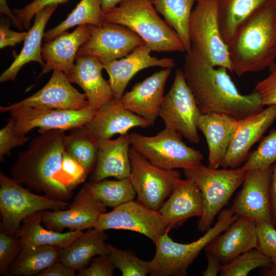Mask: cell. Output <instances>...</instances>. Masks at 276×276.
Returning <instances> with one entry per match:
<instances>
[{
  "label": "cell",
  "mask_w": 276,
  "mask_h": 276,
  "mask_svg": "<svg viewBox=\"0 0 276 276\" xmlns=\"http://www.w3.org/2000/svg\"><path fill=\"white\" fill-rule=\"evenodd\" d=\"M21 223L15 237L18 239L22 247L50 245L62 248L83 233L80 231L62 233L45 228L41 224L40 212L26 217Z\"/></svg>",
  "instance_id": "cell-31"
},
{
  "label": "cell",
  "mask_w": 276,
  "mask_h": 276,
  "mask_svg": "<svg viewBox=\"0 0 276 276\" xmlns=\"http://www.w3.org/2000/svg\"><path fill=\"white\" fill-rule=\"evenodd\" d=\"M276 162V129L264 137L258 148L250 154L242 168L247 170L264 169Z\"/></svg>",
  "instance_id": "cell-39"
},
{
  "label": "cell",
  "mask_w": 276,
  "mask_h": 276,
  "mask_svg": "<svg viewBox=\"0 0 276 276\" xmlns=\"http://www.w3.org/2000/svg\"><path fill=\"white\" fill-rule=\"evenodd\" d=\"M152 50L146 43L142 44L120 60L116 59L103 64V69L109 76L108 81L113 97L120 100L131 79L141 70L151 66L172 68L175 61L170 58L158 59L151 56Z\"/></svg>",
  "instance_id": "cell-20"
},
{
  "label": "cell",
  "mask_w": 276,
  "mask_h": 276,
  "mask_svg": "<svg viewBox=\"0 0 276 276\" xmlns=\"http://www.w3.org/2000/svg\"><path fill=\"white\" fill-rule=\"evenodd\" d=\"M151 1H153V0H151Z\"/></svg>",
  "instance_id": "cell-54"
},
{
  "label": "cell",
  "mask_w": 276,
  "mask_h": 276,
  "mask_svg": "<svg viewBox=\"0 0 276 276\" xmlns=\"http://www.w3.org/2000/svg\"><path fill=\"white\" fill-rule=\"evenodd\" d=\"M106 210V206L96 199L84 184L67 209L40 213L46 228L62 232L65 228L83 231L94 228L100 215Z\"/></svg>",
  "instance_id": "cell-15"
},
{
  "label": "cell",
  "mask_w": 276,
  "mask_h": 276,
  "mask_svg": "<svg viewBox=\"0 0 276 276\" xmlns=\"http://www.w3.org/2000/svg\"><path fill=\"white\" fill-rule=\"evenodd\" d=\"M18 238L5 231L0 232V275L8 273L10 266L17 258L21 250Z\"/></svg>",
  "instance_id": "cell-40"
},
{
  "label": "cell",
  "mask_w": 276,
  "mask_h": 276,
  "mask_svg": "<svg viewBox=\"0 0 276 276\" xmlns=\"http://www.w3.org/2000/svg\"><path fill=\"white\" fill-rule=\"evenodd\" d=\"M104 22V12L100 0H81L64 20L44 32L43 39L45 42H49L75 26L100 27Z\"/></svg>",
  "instance_id": "cell-34"
},
{
  "label": "cell",
  "mask_w": 276,
  "mask_h": 276,
  "mask_svg": "<svg viewBox=\"0 0 276 276\" xmlns=\"http://www.w3.org/2000/svg\"><path fill=\"white\" fill-rule=\"evenodd\" d=\"M68 0H34L24 7L14 9L13 13L22 24L24 29L28 31L31 28V21L35 14L44 7L49 6L64 4Z\"/></svg>",
  "instance_id": "cell-44"
},
{
  "label": "cell",
  "mask_w": 276,
  "mask_h": 276,
  "mask_svg": "<svg viewBox=\"0 0 276 276\" xmlns=\"http://www.w3.org/2000/svg\"><path fill=\"white\" fill-rule=\"evenodd\" d=\"M165 68L136 83L123 94L120 101L128 110L144 119L152 126L159 115L166 82L171 71Z\"/></svg>",
  "instance_id": "cell-19"
},
{
  "label": "cell",
  "mask_w": 276,
  "mask_h": 276,
  "mask_svg": "<svg viewBox=\"0 0 276 276\" xmlns=\"http://www.w3.org/2000/svg\"><path fill=\"white\" fill-rule=\"evenodd\" d=\"M103 69V63L97 58L77 55L72 72L66 75L71 83L77 84L84 91L87 107L95 111L113 97L108 81L102 76Z\"/></svg>",
  "instance_id": "cell-23"
},
{
  "label": "cell",
  "mask_w": 276,
  "mask_h": 276,
  "mask_svg": "<svg viewBox=\"0 0 276 276\" xmlns=\"http://www.w3.org/2000/svg\"><path fill=\"white\" fill-rule=\"evenodd\" d=\"M15 121L13 118L8 119L5 126L0 130V161H4V156L9 155L11 150L27 143L29 138L26 135L14 131Z\"/></svg>",
  "instance_id": "cell-42"
},
{
  "label": "cell",
  "mask_w": 276,
  "mask_h": 276,
  "mask_svg": "<svg viewBox=\"0 0 276 276\" xmlns=\"http://www.w3.org/2000/svg\"><path fill=\"white\" fill-rule=\"evenodd\" d=\"M131 147L152 164L165 169H186L201 164L202 153L188 146L177 132L165 128L155 135L129 134Z\"/></svg>",
  "instance_id": "cell-8"
},
{
  "label": "cell",
  "mask_w": 276,
  "mask_h": 276,
  "mask_svg": "<svg viewBox=\"0 0 276 276\" xmlns=\"http://www.w3.org/2000/svg\"><path fill=\"white\" fill-rule=\"evenodd\" d=\"M85 185L96 199L113 208L133 200L136 194L129 177L117 180L104 179Z\"/></svg>",
  "instance_id": "cell-36"
},
{
  "label": "cell",
  "mask_w": 276,
  "mask_h": 276,
  "mask_svg": "<svg viewBox=\"0 0 276 276\" xmlns=\"http://www.w3.org/2000/svg\"><path fill=\"white\" fill-rule=\"evenodd\" d=\"M257 248L269 258L276 261V229L271 223L261 221L256 223Z\"/></svg>",
  "instance_id": "cell-41"
},
{
  "label": "cell",
  "mask_w": 276,
  "mask_h": 276,
  "mask_svg": "<svg viewBox=\"0 0 276 276\" xmlns=\"http://www.w3.org/2000/svg\"><path fill=\"white\" fill-rule=\"evenodd\" d=\"M270 210L273 225L276 227V162L272 166L269 188Z\"/></svg>",
  "instance_id": "cell-49"
},
{
  "label": "cell",
  "mask_w": 276,
  "mask_h": 276,
  "mask_svg": "<svg viewBox=\"0 0 276 276\" xmlns=\"http://www.w3.org/2000/svg\"><path fill=\"white\" fill-rule=\"evenodd\" d=\"M224 67L210 65L193 48L186 53L182 71L201 113H223L243 119L264 109L259 95L239 93Z\"/></svg>",
  "instance_id": "cell-1"
},
{
  "label": "cell",
  "mask_w": 276,
  "mask_h": 276,
  "mask_svg": "<svg viewBox=\"0 0 276 276\" xmlns=\"http://www.w3.org/2000/svg\"><path fill=\"white\" fill-rule=\"evenodd\" d=\"M91 25H83L72 32L65 31L42 47V58L45 62L40 76L51 70L62 71L70 74L75 65L77 52L89 38Z\"/></svg>",
  "instance_id": "cell-22"
},
{
  "label": "cell",
  "mask_w": 276,
  "mask_h": 276,
  "mask_svg": "<svg viewBox=\"0 0 276 276\" xmlns=\"http://www.w3.org/2000/svg\"><path fill=\"white\" fill-rule=\"evenodd\" d=\"M102 9L104 13L117 7L125 0H100Z\"/></svg>",
  "instance_id": "cell-52"
},
{
  "label": "cell",
  "mask_w": 276,
  "mask_h": 276,
  "mask_svg": "<svg viewBox=\"0 0 276 276\" xmlns=\"http://www.w3.org/2000/svg\"><path fill=\"white\" fill-rule=\"evenodd\" d=\"M28 34V31L15 32L2 24L0 26V48L14 47L16 44L24 41Z\"/></svg>",
  "instance_id": "cell-47"
},
{
  "label": "cell",
  "mask_w": 276,
  "mask_h": 276,
  "mask_svg": "<svg viewBox=\"0 0 276 276\" xmlns=\"http://www.w3.org/2000/svg\"><path fill=\"white\" fill-rule=\"evenodd\" d=\"M260 273L264 276H276V261H272L269 267L263 268Z\"/></svg>",
  "instance_id": "cell-53"
},
{
  "label": "cell",
  "mask_w": 276,
  "mask_h": 276,
  "mask_svg": "<svg viewBox=\"0 0 276 276\" xmlns=\"http://www.w3.org/2000/svg\"><path fill=\"white\" fill-rule=\"evenodd\" d=\"M96 111L88 107L81 110H62L22 107L9 111L15 121L14 131L26 135L35 128L39 131L72 130L85 125Z\"/></svg>",
  "instance_id": "cell-14"
},
{
  "label": "cell",
  "mask_w": 276,
  "mask_h": 276,
  "mask_svg": "<svg viewBox=\"0 0 276 276\" xmlns=\"http://www.w3.org/2000/svg\"><path fill=\"white\" fill-rule=\"evenodd\" d=\"M208 261L206 269L202 271L203 276H217L222 269L223 264L219 259L214 254L205 251Z\"/></svg>",
  "instance_id": "cell-50"
},
{
  "label": "cell",
  "mask_w": 276,
  "mask_h": 276,
  "mask_svg": "<svg viewBox=\"0 0 276 276\" xmlns=\"http://www.w3.org/2000/svg\"><path fill=\"white\" fill-rule=\"evenodd\" d=\"M76 270L60 261L41 271L38 276H75Z\"/></svg>",
  "instance_id": "cell-48"
},
{
  "label": "cell",
  "mask_w": 276,
  "mask_h": 276,
  "mask_svg": "<svg viewBox=\"0 0 276 276\" xmlns=\"http://www.w3.org/2000/svg\"><path fill=\"white\" fill-rule=\"evenodd\" d=\"M108 255L123 276H146L150 273V261L140 259L130 250L121 249L109 245Z\"/></svg>",
  "instance_id": "cell-38"
},
{
  "label": "cell",
  "mask_w": 276,
  "mask_h": 276,
  "mask_svg": "<svg viewBox=\"0 0 276 276\" xmlns=\"http://www.w3.org/2000/svg\"><path fill=\"white\" fill-rule=\"evenodd\" d=\"M64 130L39 131L28 148L20 152L10 169L15 180L53 199L67 201L72 191L62 173L65 151Z\"/></svg>",
  "instance_id": "cell-2"
},
{
  "label": "cell",
  "mask_w": 276,
  "mask_h": 276,
  "mask_svg": "<svg viewBox=\"0 0 276 276\" xmlns=\"http://www.w3.org/2000/svg\"><path fill=\"white\" fill-rule=\"evenodd\" d=\"M116 267L108 255L98 256L91 261L89 267L79 270L78 276H111Z\"/></svg>",
  "instance_id": "cell-46"
},
{
  "label": "cell",
  "mask_w": 276,
  "mask_h": 276,
  "mask_svg": "<svg viewBox=\"0 0 276 276\" xmlns=\"http://www.w3.org/2000/svg\"><path fill=\"white\" fill-rule=\"evenodd\" d=\"M61 170L66 185L72 191L83 182L88 175L81 166L65 150L63 154Z\"/></svg>",
  "instance_id": "cell-43"
},
{
  "label": "cell",
  "mask_w": 276,
  "mask_h": 276,
  "mask_svg": "<svg viewBox=\"0 0 276 276\" xmlns=\"http://www.w3.org/2000/svg\"><path fill=\"white\" fill-rule=\"evenodd\" d=\"M64 72L53 70L48 82L39 90L19 102L1 106L2 113L22 107L62 110H81L87 107L86 94L80 93L71 84Z\"/></svg>",
  "instance_id": "cell-16"
},
{
  "label": "cell",
  "mask_w": 276,
  "mask_h": 276,
  "mask_svg": "<svg viewBox=\"0 0 276 276\" xmlns=\"http://www.w3.org/2000/svg\"><path fill=\"white\" fill-rule=\"evenodd\" d=\"M70 203L31 192L13 178L0 172L1 230L15 236L22 220L45 210L67 209Z\"/></svg>",
  "instance_id": "cell-7"
},
{
  "label": "cell",
  "mask_w": 276,
  "mask_h": 276,
  "mask_svg": "<svg viewBox=\"0 0 276 276\" xmlns=\"http://www.w3.org/2000/svg\"><path fill=\"white\" fill-rule=\"evenodd\" d=\"M203 203L201 191L192 179H182L158 210L167 228L178 227L189 219L200 217Z\"/></svg>",
  "instance_id": "cell-26"
},
{
  "label": "cell",
  "mask_w": 276,
  "mask_h": 276,
  "mask_svg": "<svg viewBox=\"0 0 276 276\" xmlns=\"http://www.w3.org/2000/svg\"><path fill=\"white\" fill-rule=\"evenodd\" d=\"M193 48L210 65L232 72L227 47L220 32L215 0H197L189 21Z\"/></svg>",
  "instance_id": "cell-9"
},
{
  "label": "cell",
  "mask_w": 276,
  "mask_h": 276,
  "mask_svg": "<svg viewBox=\"0 0 276 276\" xmlns=\"http://www.w3.org/2000/svg\"><path fill=\"white\" fill-rule=\"evenodd\" d=\"M130 179L137 200L155 211H158L181 181L175 169H165L151 163L132 147L129 149Z\"/></svg>",
  "instance_id": "cell-10"
},
{
  "label": "cell",
  "mask_w": 276,
  "mask_h": 276,
  "mask_svg": "<svg viewBox=\"0 0 276 276\" xmlns=\"http://www.w3.org/2000/svg\"><path fill=\"white\" fill-rule=\"evenodd\" d=\"M269 74L257 82L254 89L265 105H276V62L269 68Z\"/></svg>",
  "instance_id": "cell-45"
},
{
  "label": "cell",
  "mask_w": 276,
  "mask_h": 276,
  "mask_svg": "<svg viewBox=\"0 0 276 276\" xmlns=\"http://www.w3.org/2000/svg\"><path fill=\"white\" fill-rule=\"evenodd\" d=\"M0 12L1 14H5L7 15L18 29L23 30L24 29L22 24L16 19L13 11H12L9 8L7 0H0Z\"/></svg>",
  "instance_id": "cell-51"
},
{
  "label": "cell",
  "mask_w": 276,
  "mask_h": 276,
  "mask_svg": "<svg viewBox=\"0 0 276 276\" xmlns=\"http://www.w3.org/2000/svg\"><path fill=\"white\" fill-rule=\"evenodd\" d=\"M221 37L227 45L241 26L276 0H215Z\"/></svg>",
  "instance_id": "cell-29"
},
{
  "label": "cell",
  "mask_w": 276,
  "mask_h": 276,
  "mask_svg": "<svg viewBox=\"0 0 276 276\" xmlns=\"http://www.w3.org/2000/svg\"><path fill=\"white\" fill-rule=\"evenodd\" d=\"M61 248L43 245L22 247L14 261L10 266L11 275H38L41 271L59 261Z\"/></svg>",
  "instance_id": "cell-32"
},
{
  "label": "cell",
  "mask_w": 276,
  "mask_h": 276,
  "mask_svg": "<svg viewBox=\"0 0 276 276\" xmlns=\"http://www.w3.org/2000/svg\"><path fill=\"white\" fill-rule=\"evenodd\" d=\"M57 6V5L46 6L35 14L34 22L28 30L22 50L11 65L1 74V83L14 81L20 68L30 62H37L42 67L44 65L41 53V41L45 25Z\"/></svg>",
  "instance_id": "cell-28"
},
{
  "label": "cell",
  "mask_w": 276,
  "mask_h": 276,
  "mask_svg": "<svg viewBox=\"0 0 276 276\" xmlns=\"http://www.w3.org/2000/svg\"><path fill=\"white\" fill-rule=\"evenodd\" d=\"M158 13L151 0H125L104 13V19L135 32L152 51L186 52L176 33Z\"/></svg>",
  "instance_id": "cell-4"
},
{
  "label": "cell",
  "mask_w": 276,
  "mask_h": 276,
  "mask_svg": "<svg viewBox=\"0 0 276 276\" xmlns=\"http://www.w3.org/2000/svg\"><path fill=\"white\" fill-rule=\"evenodd\" d=\"M271 259L257 248L240 255L226 264L223 265L221 276H246L252 270L259 267H268Z\"/></svg>",
  "instance_id": "cell-37"
},
{
  "label": "cell",
  "mask_w": 276,
  "mask_h": 276,
  "mask_svg": "<svg viewBox=\"0 0 276 276\" xmlns=\"http://www.w3.org/2000/svg\"><path fill=\"white\" fill-rule=\"evenodd\" d=\"M272 169V166L246 171L242 189L230 208L234 214L246 217L256 223L272 224L269 198Z\"/></svg>",
  "instance_id": "cell-17"
},
{
  "label": "cell",
  "mask_w": 276,
  "mask_h": 276,
  "mask_svg": "<svg viewBox=\"0 0 276 276\" xmlns=\"http://www.w3.org/2000/svg\"><path fill=\"white\" fill-rule=\"evenodd\" d=\"M232 72L241 77L269 68L276 60V3L258 12L227 44Z\"/></svg>",
  "instance_id": "cell-3"
},
{
  "label": "cell",
  "mask_w": 276,
  "mask_h": 276,
  "mask_svg": "<svg viewBox=\"0 0 276 276\" xmlns=\"http://www.w3.org/2000/svg\"><path fill=\"white\" fill-rule=\"evenodd\" d=\"M65 150L74 158L88 174L96 164L98 145L88 134L84 126L75 128L66 135Z\"/></svg>",
  "instance_id": "cell-35"
},
{
  "label": "cell",
  "mask_w": 276,
  "mask_h": 276,
  "mask_svg": "<svg viewBox=\"0 0 276 276\" xmlns=\"http://www.w3.org/2000/svg\"><path fill=\"white\" fill-rule=\"evenodd\" d=\"M276 119V105L241 120L221 165L236 168L247 160L251 147L262 137Z\"/></svg>",
  "instance_id": "cell-18"
},
{
  "label": "cell",
  "mask_w": 276,
  "mask_h": 276,
  "mask_svg": "<svg viewBox=\"0 0 276 276\" xmlns=\"http://www.w3.org/2000/svg\"><path fill=\"white\" fill-rule=\"evenodd\" d=\"M257 247L256 223L246 217L239 216L204 249L215 255L223 265Z\"/></svg>",
  "instance_id": "cell-24"
},
{
  "label": "cell",
  "mask_w": 276,
  "mask_h": 276,
  "mask_svg": "<svg viewBox=\"0 0 276 276\" xmlns=\"http://www.w3.org/2000/svg\"><path fill=\"white\" fill-rule=\"evenodd\" d=\"M98 153L91 181L97 182L113 177L117 179L129 177L131 172L129 134L114 140L97 141Z\"/></svg>",
  "instance_id": "cell-27"
},
{
  "label": "cell",
  "mask_w": 276,
  "mask_h": 276,
  "mask_svg": "<svg viewBox=\"0 0 276 276\" xmlns=\"http://www.w3.org/2000/svg\"><path fill=\"white\" fill-rule=\"evenodd\" d=\"M104 232L88 229L60 251L59 261L75 270L85 268L96 256L108 255Z\"/></svg>",
  "instance_id": "cell-30"
},
{
  "label": "cell",
  "mask_w": 276,
  "mask_h": 276,
  "mask_svg": "<svg viewBox=\"0 0 276 276\" xmlns=\"http://www.w3.org/2000/svg\"><path fill=\"white\" fill-rule=\"evenodd\" d=\"M145 41L123 26L106 22L92 26L89 39L79 48L77 55H90L103 64L126 56Z\"/></svg>",
  "instance_id": "cell-13"
},
{
  "label": "cell",
  "mask_w": 276,
  "mask_h": 276,
  "mask_svg": "<svg viewBox=\"0 0 276 276\" xmlns=\"http://www.w3.org/2000/svg\"><path fill=\"white\" fill-rule=\"evenodd\" d=\"M197 0H153L157 12L175 31L182 42L186 52L192 48L189 36V21L192 8Z\"/></svg>",
  "instance_id": "cell-33"
},
{
  "label": "cell",
  "mask_w": 276,
  "mask_h": 276,
  "mask_svg": "<svg viewBox=\"0 0 276 276\" xmlns=\"http://www.w3.org/2000/svg\"><path fill=\"white\" fill-rule=\"evenodd\" d=\"M94 228L103 232L108 229L135 232L145 236L155 244L169 228L158 211L151 209L137 200L101 214Z\"/></svg>",
  "instance_id": "cell-12"
},
{
  "label": "cell",
  "mask_w": 276,
  "mask_h": 276,
  "mask_svg": "<svg viewBox=\"0 0 276 276\" xmlns=\"http://www.w3.org/2000/svg\"><path fill=\"white\" fill-rule=\"evenodd\" d=\"M84 126L96 142L110 139L117 134H126L134 127H149L144 119L127 109L120 100L113 97L97 110Z\"/></svg>",
  "instance_id": "cell-21"
},
{
  "label": "cell",
  "mask_w": 276,
  "mask_h": 276,
  "mask_svg": "<svg viewBox=\"0 0 276 276\" xmlns=\"http://www.w3.org/2000/svg\"><path fill=\"white\" fill-rule=\"evenodd\" d=\"M238 216L230 209L222 210L215 224L198 239L180 243L169 236L170 228L154 244L155 254L150 261L151 276H186L188 269L202 249L217 235L226 230Z\"/></svg>",
  "instance_id": "cell-5"
},
{
  "label": "cell",
  "mask_w": 276,
  "mask_h": 276,
  "mask_svg": "<svg viewBox=\"0 0 276 276\" xmlns=\"http://www.w3.org/2000/svg\"><path fill=\"white\" fill-rule=\"evenodd\" d=\"M241 119L219 113H201L197 128L205 136L209 149L208 167L221 166Z\"/></svg>",
  "instance_id": "cell-25"
},
{
  "label": "cell",
  "mask_w": 276,
  "mask_h": 276,
  "mask_svg": "<svg viewBox=\"0 0 276 276\" xmlns=\"http://www.w3.org/2000/svg\"><path fill=\"white\" fill-rule=\"evenodd\" d=\"M201 114L182 70H177L173 84L164 96L158 116L165 128L177 132L190 143L198 144L197 122Z\"/></svg>",
  "instance_id": "cell-11"
},
{
  "label": "cell",
  "mask_w": 276,
  "mask_h": 276,
  "mask_svg": "<svg viewBox=\"0 0 276 276\" xmlns=\"http://www.w3.org/2000/svg\"><path fill=\"white\" fill-rule=\"evenodd\" d=\"M183 170L186 178L193 180L201 191L203 209L197 229L205 232L212 227L216 215L242 185L246 171L242 167L212 169L201 164Z\"/></svg>",
  "instance_id": "cell-6"
}]
</instances>
